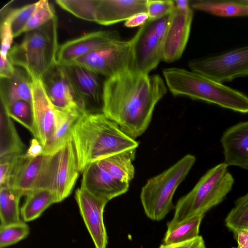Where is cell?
Returning a JSON list of instances; mask_svg holds the SVG:
<instances>
[{"mask_svg": "<svg viewBox=\"0 0 248 248\" xmlns=\"http://www.w3.org/2000/svg\"><path fill=\"white\" fill-rule=\"evenodd\" d=\"M232 248H237H237H236V247H232Z\"/></svg>", "mask_w": 248, "mask_h": 248, "instance_id": "cell-43", "label": "cell"}, {"mask_svg": "<svg viewBox=\"0 0 248 248\" xmlns=\"http://www.w3.org/2000/svg\"><path fill=\"white\" fill-rule=\"evenodd\" d=\"M195 161L194 155L187 154L147 181L141 189L140 198L148 217L155 221L161 220L173 208V195Z\"/></svg>", "mask_w": 248, "mask_h": 248, "instance_id": "cell-6", "label": "cell"}, {"mask_svg": "<svg viewBox=\"0 0 248 248\" xmlns=\"http://www.w3.org/2000/svg\"><path fill=\"white\" fill-rule=\"evenodd\" d=\"M26 196L25 202L20 209V214L25 222L36 219L50 205L59 202L56 194L46 188L33 189Z\"/></svg>", "mask_w": 248, "mask_h": 248, "instance_id": "cell-24", "label": "cell"}, {"mask_svg": "<svg viewBox=\"0 0 248 248\" xmlns=\"http://www.w3.org/2000/svg\"><path fill=\"white\" fill-rule=\"evenodd\" d=\"M174 0H147L146 13L150 20H154L170 14L174 9Z\"/></svg>", "mask_w": 248, "mask_h": 248, "instance_id": "cell-34", "label": "cell"}, {"mask_svg": "<svg viewBox=\"0 0 248 248\" xmlns=\"http://www.w3.org/2000/svg\"><path fill=\"white\" fill-rule=\"evenodd\" d=\"M1 104L4 107L10 118L23 125L34 136L35 131L31 103L20 100L7 106Z\"/></svg>", "mask_w": 248, "mask_h": 248, "instance_id": "cell-29", "label": "cell"}, {"mask_svg": "<svg viewBox=\"0 0 248 248\" xmlns=\"http://www.w3.org/2000/svg\"><path fill=\"white\" fill-rule=\"evenodd\" d=\"M175 7L178 10L183 12H187L192 9L190 5V0H174Z\"/></svg>", "mask_w": 248, "mask_h": 248, "instance_id": "cell-42", "label": "cell"}, {"mask_svg": "<svg viewBox=\"0 0 248 248\" xmlns=\"http://www.w3.org/2000/svg\"><path fill=\"white\" fill-rule=\"evenodd\" d=\"M120 40V35L116 31L90 32L59 45L57 63L60 65L70 63L80 57Z\"/></svg>", "mask_w": 248, "mask_h": 248, "instance_id": "cell-14", "label": "cell"}, {"mask_svg": "<svg viewBox=\"0 0 248 248\" xmlns=\"http://www.w3.org/2000/svg\"><path fill=\"white\" fill-rule=\"evenodd\" d=\"M0 226L19 222V202L23 193L19 190L7 186L0 187Z\"/></svg>", "mask_w": 248, "mask_h": 248, "instance_id": "cell-27", "label": "cell"}, {"mask_svg": "<svg viewBox=\"0 0 248 248\" xmlns=\"http://www.w3.org/2000/svg\"><path fill=\"white\" fill-rule=\"evenodd\" d=\"M32 80V100L35 133L44 147L52 136L55 127V108L50 101L41 79Z\"/></svg>", "mask_w": 248, "mask_h": 248, "instance_id": "cell-16", "label": "cell"}, {"mask_svg": "<svg viewBox=\"0 0 248 248\" xmlns=\"http://www.w3.org/2000/svg\"><path fill=\"white\" fill-rule=\"evenodd\" d=\"M42 80L55 108L69 109L78 107L71 84L57 63L45 74Z\"/></svg>", "mask_w": 248, "mask_h": 248, "instance_id": "cell-19", "label": "cell"}, {"mask_svg": "<svg viewBox=\"0 0 248 248\" xmlns=\"http://www.w3.org/2000/svg\"><path fill=\"white\" fill-rule=\"evenodd\" d=\"M71 135L82 173L92 163L139 146L104 113L83 112L73 125Z\"/></svg>", "mask_w": 248, "mask_h": 248, "instance_id": "cell-2", "label": "cell"}, {"mask_svg": "<svg viewBox=\"0 0 248 248\" xmlns=\"http://www.w3.org/2000/svg\"><path fill=\"white\" fill-rule=\"evenodd\" d=\"M1 48L0 57L7 58L8 52L11 48L14 37L11 25L9 11L3 16L0 22Z\"/></svg>", "mask_w": 248, "mask_h": 248, "instance_id": "cell-35", "label": "cell"}, {"mask_svg": "<svg viewBox=\"0 0 248 248\" xmlns=\"http://www.w3.org/2000/svg\"><path fill=\"white\" fill-rule=\"evenodd\" d=\"M147 0H57L62 8L75 16L102 25L126 21L146 12Z\"/></svg>", "mask_w": 248, "mask_h": 248, "instance_id": "cell-8", "label": "cell"}, {"mask_svg": "<svg viewBox=\"0 0 248 248\" xmlns=\"http://www.w3.org/2000/svg\"><path fill=\"white\" fill-rule=\"evenodd\" d=\"M193 15L192 9L183 12L175 7L171 12L163 42V61L173 62L182 55L188 40Z\"/></svg>", "mask_w": 248, "mask_h": 248, "instance_id": "cell-15", "label": "cell"}, {"mask_svg": "<svg viewBox=\"0 0 248 248\" xmlns=\"http://www.w3.org/2000/svg\"><path fill=\"white\" fill-rule=\"evenodd\" d=\"M225 224L232 232L248 228V192L234 202V206L225 219Z\"/></svg>", "mask_w": 248, "mask_h": 248, "instance_id": "cell-30", "label": "cell"}, {"mask_svg": "<svg viewBox=\"0 0 248 248\" xmlns=\"http://www.w3.org/2000/svg\"><path fill=\"white\" fill-rule=\"evenodd\" d=\"M79 172L76 152L71 135L57 151L46 155L33 189H50L56 194L59 202H61L71 194Z\"/></svg>", "mask_w": 248, "mask_h": 248, "instance_id": "cell-7", "label": "cell"}, {"mask_svg": "<svg viewBox=\"0 0 248 248\" xmlns=\"http://www.w3.org/2000/svg\"><path fill=\"white\" fill-rule=\"evenodd\" d=\"M20 100L31 103L32 80L25 70L16 66L12 77L0 78V101L7 106Z\"/></svg>", "mask_w": 248, "mask_h": 248, "instance_id": "cell-21", "label": "cell"}, {"mask_svg": "<svg viewBox=\"0 0 248 248\" xmlns=\"http://www.w3.org/2000/svg\"><path fill=\"white\" fill-rule=\"evenodd\" d=\"M56 16L52 4L47 0H40L37 2L36 6L24 29V32L37 29Z\"/></svg>", "mask_w": 248, "mask_h": 248, "instance_id": "cell-32", "label": "cell"}, {"mask_svg": "<svg viewBox=\"0 0 248 248\" xmlns=\"http://www.w3.org/2000/svg\"><path fill=\"white\" fill-rule=\"evenodd\" d=\"M17 155L0 159V187L11 186Z\"/></svg>", "mask_w": 248, "mask_h": 248, "instance_id": "cell-36", "label": "cell"}, {"mask_svg": "<svg viewBox=\"0 0 248 248\" xmlns=\"http://www.w3.org/2000/svg\"><path fill=\"white\" fill-rule=\"evenodd\" d=\"M167 92L159 75L126 69L104 80L103 113L135 139L146 131L155 105Z\"/></svg>", "mask_w": 248, "mask_h": 248, "instance_id": "cell-1", "label": "cell"}, {"mask_svg": "<svg viewBox=\"0 0 248 248\" xmlns=\"http://www.w3.org/2000/svg\"><path fill=\"white\" fill-rule=\"evenodd\" d=\"M55 111L56 119L54 131L51 138L44 147L43 155H51L62 146L71 135L73 125L84 112L79 107L69 109L55 108Z\"/></svg>", "mask_w": 248, "mask_h": 248, "instance_id": "cell-22", "label": "cell"}, {"mask_svg": "<svg viewBox=\"0 0 248 248\" xmlns=\"http://www.w3.org/2000/svg\"><path fill=\"white\" fill-rule=\"evenodd\" d=\"M149 19V16L146 12L139 13L125 21L124 25L128 28L140 27L143 25Z\"/></svg>", "mask_w": 248, "mask_h": 248, "instance_id": "cell-38", "label": "cell"}, {"mask_svg": "<svg viewBox=\"0 0 248 248\" xmlns=\"http://www.w3.org/2000/svg\"><path fill=\"white\" fill-rule=\"evenodd\" d=\"M220 143L224 163L248 170V121L239 123L227 129Z\"/></svg>", "mask_w": 248, "mask_h": 248, "instance_id": "cell-18", "label": "cell"}, {"mask_svg": "<svg viewBox=\"0 0 248 248\" xmlns=\"http://www.w3.org/2000/svg\"><path fill=\"white\" fill-rule=\"evenodd\" d=\"M37 5V2L9 11L14 37L24 32V29Z\"/></svg>", "mask_w": 248, "mask_h": 248, "instance_id": "cell-33", "label": "cell"}, {"mask_svg": "<svg viewBox=\"0 0 248 248\" xmlns=\"http://www.w3.org/2000/svg\"><path fill=\"white\" fill-rule=\"evenodd\" d=\"M75 199L95 248H106L108 240L103 212L108 202L81 187L75 192Z\"/></svg>", "mask_w": 248, "mask_h": 248, "instance_id": "cell-13", "label": "cell"}, {"mask_svg": "<svg viewBox=\"0 0 248 248\" xmlns=\"http://www.w3.org/2000/svg\"><path fill=\"white\" fill-rule=\"evenodd\" d=\"M162 73L167 88L174 95H185L235 112L248 113V97L237 90L191 70L171 67Z\"/></svg>", "mask_w": 248, "mask_h": 248, "instance_id": "cell-3", "label": "cell"}, {"mask_svg": "<svg viewBox=\"0 0 248 248\" xmlns=\"http://www.w3.org/2000/svg\"><path fill=\"white\" fill-rule=\"evenodd\" d=\"M131 59L129 41L120 40L70 63L80 65L107 78L129 69Z\"/></svg>", "mask_w": 248, "mask_h": 248, "instance_id": "cell-11", "label": "cell"}, {"mask_svg": "<svg viewBox=\"0 0 248 248\" xmlns=\"http://www.w3.org/2000/svg\"><path fill=\"white\" fill-rule=\"evenodd\" d=\"M60 65L71 84L77 104L82 111L103 113L104 80L102 81V76L73 63Z\"/></svg>", "mask_w": 248, "mask_h": 248, "instance_id": "cell-10", "label": "cell"}, {"mask_svg": "<svg viewBox=\"0 0 248 248\" xmlns=\"http://www.w3.org/2000/svg\"><path fill=\"white\" fill-rule=\"evenodd\" d=\"M224 162L209 170L192 189L178 201L172 219L167 225H172L195 216L204 215L221 202L231 191L234 179Z\"/></svg>", "mask_w": 248, "mask_h": 248, "instance_id": "cell-5", "label": "cell"}, {"mask_svg": "<svg viewBox=\"0 0 248 248\" xmlns=\"http://www.w3.org/2000/svg\"><path fill=\"white\" fill-rule=\"evenodd\" d=\"M159 248H206L202 237L198 235L196 237L186 241L165 245L161 244Z\"/></svg>", "mask_w": 248, "mask_h": 248, "instance_id": "cell-37", "label": "cell"}, {"mask_svg": "<svg viewBox=\"0 0 248 248\" xmlns=\"http://www.w3.org/2000/svg\"><path fill=\"white\" fill-rule=\"evenodd\" d=\"M233 232L238 244L237 248H248V228L240 229Z\"/></svg>", "mask_w": 248, "mask_h": 248, "instance_id": "cell-41", "label": "cell"}, {"mask_svg": "<svg viewBox=\"0 0 248 248\" xmlns=\"http://www.w3.org/2000/svg\"><path fill=\"white\" fill-rule=\"evenodd\" d=\"M30 228L24 221L0 226V248L14 245L26 238Z\"/></svg>", "mask_w": 248, "mask_h": 248, "instance_id": "cell-31", "label": "cell"}, {"mask_svg": "<svg viewBox=\"0 0 248 248\" xmlns=\"http://www.w3.org/2000/svg\"><path fill=\"white\" fill-rule=\"evenodd\" d=\"M129 42L131 50L130 70L149 74L163 61V41L156 34L150 20L140 27Z\"/></svg>", "mask_w": 248, "mask_h": 248, "instance_id": "cell-12", "label": "cell"}, {"mask_svg": "<svg viewBox=\"0 0 248 248\" xmlns=\"http://www.w3.org/2000/svg\"><path fill=\"white\" fill-rule=\"evenodd\" d=\"M45 155L29 158L21 154L16 156L10 186L20 190L23 194L32 190L42 170Z\"/></svg>", "mask_w": 248, "mask_h": 248, "instance_id": "cell-20", "label": "cell"}, {"mask_svg": "<svg viewBox=\"0 0 248 248\" xmlns=\"http://www.w3.org/2000/svg\"><path fill=\"white\" fill-rule=\"evenodd\" d=\"M0 78H8L12 77L14 73L16 66L10 62L8 58L0 57Z\"/></svg>", "mask_w": 248, "mask_h": 248, "instance_id": "cell-39", "label": "cell"}, {"mask_svg": "<svg viewBox=\"0 0 248 248\" xmlns=\"http://www.w3.org/2000/svg\"><path fill=\"white\" fill-rule=\"evenodd\" d=\"M190 69L220 83L248 76V46L219 55L194 59Z\"/></svg>", "mask_w": 248, "mask_h": 248, "instance_id": "cell-9", "label": "cell"}, {"mask_svg": "<svg viewBox=\"0 0 248 248\" xmlns=\"http://www.w3.org/2000/svg\"><path fill=\"white\" fill-rule=\"evenodd\" d=\"M192 8L221 16H248V1L190 0Z\"/></svg>", "mask_w": 248, "mask_h": 248, "instance_id": "cell-26", "label": "cell"}, {"mask_svg": "<svg viewBox=\"0 0 248 248\" xmlns=\"http://www.w3.org/2000/svg\"><path fill=\"white\" fill-rule=\"evenodd\" d=\"M204 216L197 215L172 225H167V230L162 244L168 245L178 243L198 236Z\"/></svg>", "mask_w": 248, "mask_h": 248, "instance_id": "cell-28", "label": "cell"}, {"mask_svg": "<svg viewBox=\"0 0 248 248\" xmlns=\"http://www.w3.org/2000/svg\"><path fill=\"white\" fill-rule=\"evenodd\" d=\"M136 149L122 152L97 162L115 179L126 184H130L135 174L133 164Z\"/></svg>", "mask_w": 248, "mask_h": 248, "instance_id": "cell-23", "label": "cell"}, {"mask_svg": "<svg viewBox=\"0 0 248 248\" xmlns=\"http://www.w3.org/2000/svg\"><path fill=\"white\" fill-rule=\"evenodd\" d=\"M129 186L113 178L97 161L88 165L82 172L80 187L108 202L126 193Z\"/></svg>", "mask_w": 248, "mask_h": 248, "instance_id": "cell-17", "label": "cell"}, {"mask_svg": "<svg viewBox=\"0 0 248 248\" xmlns=\"http://www.w3.org/2000/svg\"><path fill=\"white\" fill-rule=\"evenodd\" d=\"M24 148L11 118L0 104V159L21 155Z\"/></svg>", "mask_w": 248, "mask_h": 248, "instance_id": "cell-25", "label": "cell"}, {"mask_svg": "<svg viewBox=\"0 0 248 248\" xmlns=\"http://www.w3.org/2000/svg\"><path fill=\"white\" fill-rule=\"evenodd\" d=\"M57 16L35 30L26 32L23 40L13 46L7 58L15 66L23 68L31 79H42L57 63Z\"/></svg>", "mask_w": 248, "mask_h": 248, "instance_id": "cell-4", "label": "cell"}, {"mask_svg": "<svg viewBox=\"0 0 248 248\" xmlns=\"http://www.w3.org/2000/svg\"><path fill=\"white\" fill-rule=\"evenodd\" d=\"M44 146L36 138L32 139L25 155L29 158H35L43 155Z\"/></svg>", "mask_w": 248, "mask_h": 248, "instance_id": "cell-40", "label": "cell"}]
</instances>
